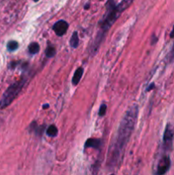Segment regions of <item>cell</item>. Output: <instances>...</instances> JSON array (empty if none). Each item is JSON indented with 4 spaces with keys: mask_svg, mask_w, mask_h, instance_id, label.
Masks as SVG:
<instances>
[{
    "mask_svg": "<svg viewBox=\"0 0 174 175\" xmlns=\"http://www.w3.org/2000/svg\"><path fill=\"white\" fill-rule=\"evenodd\" d=\"M174 137V130L173 128L171 127L170 124L166 126L165 133H164V137H163V148L166 151L171 150L173 146V140Z\"/></svg>",
    "mask_w": 174,
    "mask_h": 175,
    "instance_id": "cell-3",
    "label": "cell"
},
{
    "mask_svg": "<svg viewBox=\"0 0 174 175\" xmlns=\"http://www.w3.org/2000/svg\"><path fill=\"white\" fill-rule=\"evenodd\" d=\"M32 1H34V2H37V1H39V0H32Z\"/></svg>",
    "mask_w": 174,
    "mask_h": 175,
    "instance_id": "cell-20",
    "label": "cell"
},
{
    "mask_svg": "<svg viewBox=\"0 0 174 175\" xmlns=\"http://www.w3.org/2000/svg\"><path fill=\"white\" fill-rule=\"evenodd\" d=\"M40 45L37 42H32L28 46V51L30 52V54L34 55L40 51Z\"/></svg>",
    "mask_w": 174,
    "mask_h": 175,
    "instance_id": "cell-8",
    "label": "cell"
},
{
    "mask_svg": "<svg viewBox=\"0 0 174 175\" xmlns=\"http://www.w3.org/2000/svg\"><path fill=\"white\" fill-rule=\"evenodd\" d=\"M170 37H171L172 39H174V27H173V30H172V32H171Z\"/></svg>",
    "mask_w": 174,
    "mask_h": 175,
    "instance_id": "cell-17",
    "label": "cell"
},
{
    "mask_svg": "<svg viewBox=\"0 0 174 175\" xmlns=\"http://www.w3.org/2000/svg\"><path fill=\"white\" fill-rule=\"evenodd\" d=\"M48 107H49L48 104H45V105H44V109H48Z\"/></svg>",
    "mask_w": 174,
    "mask_h": 175,
    "instance_id": "cell-18",
    "label": "cell"
},
{
    "mask_svg": "<svg viewBox=\"0 0 174 175\" xmlns=\"http://www.w3.org/2000/svg\"><path fill=\"white\" fill-rule=\"evenodd\" d=\"M132 2H133V0H122L119 4H117V6L123 12L125 9H127L132 4Z\"/></svg>",
    "mask_w": 174,
    "mask_h": 175,
    "instance_id": "cell-10",
    "label": "cell"
},
{
    "mask_svg": "<svg viewBox=\"0 0 174 175\" xmlns=\"http://www.w3.org/2000/svg\"><path fill=\"white\" fill-rule=\"evenodd\" d=\"M174 60V45L173 50H172V52L170 54V61H173Z\"/></svg>",
    "mask_w": 174,
    "mask_h": 175,
    "instance_id": "cell-15",
    "label": "cell"
},
{
    "mask_svg": "<svg viewBox=\"0 0 174 175\" xmlns=\"http://www.w3.org/2000/svg\"><path fill=\"white\" fill-rule=\"evenodd\" d=\"M57 133H58V131H57V128L55 125H50L47 128V131H46V133L49 137H55Z\"/></svg>",
    "mask_w": 174,
    "mask_h": 175,
    "instance_id": "cell-11",
    "label": "cell"
},
{
    "mask_svg": "<svg viewBox=\"0 0 174 175\" xmlns=\"http://www.w3.org/2000/svg\"><path fill=\"white\" fill-rule=\"evenodd\" d=\"M18 46H19V45H18L17 41H16V40L9 41L8 45H7V48H8L9 51H15V50H16L18 49Z\"/></svg>",
    "mask_w": 174,
    "mask_h": 175,
    "instance_id": "cell-12",
    "label": "cell"
},
{
    "mask_svg": "<svg viewBox=\"0 0 174 175\" xmlns=\"http://www.w3.org/2000/svg\"><path fill=\"white\" fill-rule=\"evenodd\" d=\"M89 7H90V5H89V4H86V5L85 6V9H89Z\"/></svg>",
    "mask_w": 174,
    "mask_h": 175,
    "instance_id": "cell-19",
    "label": "cell"
},
{
    "mask_svg": "<svg viewBox=\"0 0 174 175\" xmlns=\"http://www.w3.org/2000/svg\"><path fill=\"white\" fill-rule=\"evenodd\" d=\"M101 140L97 138H89L85 143L86 148H95L98 149L101 145Z\"/></svg>",
    "mask_w": 174,
    "mask_h": 175,
    "instance_id": "cell-6",
    "label": "cell"
},
{
    "mask_svg": "<svg viewBox=\"0 0 174 175\" xmlns=\"http://www.w3.org/2000/svg\"><path fill=\"white\" fill-rule=\"evenodd\" d=\"M138 115V108L137 105L132 106L125 114L120 122L117 135L114 138L108 153L107 166L111 170L118 167L122 160L128 140L135 127Z\"/></svg>",
    "mask_w": 174,
    "mask_h": 175,
    "instance_id": "cell-1",
    "label": "cell"
},
{
    "mask_svg": "<svg viewBox=\"0 0 174 175\" xmlns=\"http://www.w3.org/2000/svg\"><path fill=\"white\" fill-rule=\"evenodd\" d=\"M27 80V78H22L20 80L16 81L10 86H9L8 89L4 91V95L2 96V98L0 100V109H5L16 99V97L19 95L24 86L26 85Z\"/></svg>",
    "mask_w": 174,
    "mask_h": 175,
    "instance_id": "cell-2",
    "label": "cell"
},
{
    "mask_svg": "<svg viewBox=\"0 0 174 175\" xmlns=\"http://www.w3.org/2000/svg\"><path fill=\"white\" fill-rule=\"evenodd\" d=\"M154 88H155V84L153 83V84H151L150 86V87L147 89V91H150V90L154 89Z\"/></svg>",
    "mask_w": 174,
    "mask_h": 175,
    "instance_id": "cell-16",
    "label": "cell"
},
{
    "mask_svg": "<svg viewBox=\"0 0 174 175\" xmlns=\"http://www.w3.org/2000/svg\"><path fill=\"white\" fill-rule=\"evenodd\" d=\"M171 167V160L168 156H164L160 160L157 166V174H165L166 172L169 170Z\"/></svg>",
    "mask_w": 174,
    "mask_h": 175,
    "instance_id": "cell-4",
    "label": "cell"
},
{
    "mask_svg": "<svg viewBox=\"0 0 174 175\" xmlns=\"http://www.w3.org/2000/svg\"><path fill=\"white\" fill-rule=\"evenodd\" d=\"M79 43V35H78V32H74L72 35L71 39H70V45L73 48L78 47Z\"/></svg>",
    "mask_w": 174,
    "mask_h": 175,
    "instance_id": "cell-9",
    "label": "cell"
},
{
    "mask_svg": "<svg viewBox=\"0 0 174 175\" xmlns=\"http://www.w3.org/2000/svg\"><path fill=\"white\" fill-rule=\"evenodd\" d=\"M68 28V23L64 21V20H61L58 21L57 22H55L53 26V30L55 32V34L57 36H63L65 34V32H67Z\"/></svg>",
    "mask_w": 174,
    "mask_h": 175,
    "instance_id": "cell-5",
    "label": "cell"
},
{
    "mask_svg": "<svg viewBox=\"0 0 174 175\" xmlns=\"http://www.w3.org/2000/svg\"><path fill=\"white\" fill-rule=\"evenodd\" d=\"M55 47H54L53 45H48L47 49L45 50V55H46V56L49 57V58H50V57H52V56H55Z\"/></svg>",
    "mask_w": 174,
    "mask_h": 175,
    "instance_id": "cell-13",
    "label": "cell"
},
{
    "mask_svg": "<svg viewBox=\"0 0 174 175\" xmlns=\"http://www.w3.org/2000/svg\"><path fill=\"white\" fill-rule=\"evenodd\" d=\"M83 73H84V68H77V70L75 71L74 74H73V80H72V83L73 86H77L79 84V82L81 80L82 76H83Z\"/></svg>",
    "mask_w": 174,
    "mask_h": 175,
    "instance_id": "cell-7",
    "label": "cell"
},
{
    "mask_svg": "<svg viewBox=\"0 0 174 175\" xmlns=\"http://www.w3.org/2000/svg\"><path fill=\"white\" fill-rule=\"evenodd\" d=\"M106 110H107V106L105 104H103L101 107H100V109H99V115L100 116H103L106 113Z\"/></svg>",
    "mask_w": 174,
    "mask_h": 175,
    "instance_id": "cell-14",
    "label": "cell"
}]
</instances>
